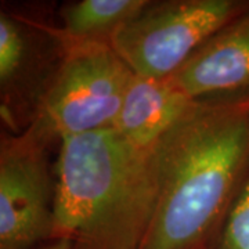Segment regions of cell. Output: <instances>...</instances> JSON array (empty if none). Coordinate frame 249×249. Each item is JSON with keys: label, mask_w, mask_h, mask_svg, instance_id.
<instances>
[{"label": "cell", "mask_w": 249, "mask_h": 249, "mask_svg": "<svg viewBox=\"0 0 249 249\" xmlns=\"http://www.w3.org/2000/svg\"><path fill=\"white\" fill-rule=\"evenodd\" d=\"M49 147L3 130L0 140V249H39L53 242L54 191Z\"/></svg>", "instance_id": "5"}, {"label": "cell", "mask_w": 249, "mask_h": 249, "mask_svg": "<svg viewBox=\"0 0 249 249\" xmlns=\"http://www.w3.org/2000/svg\"><path fill=\"white\" fill-rule=\"evenodd\" d=\"M169 79L191 100L249 93V10L206 39Z\"/></svg>", "instance_id": "7"}, {"label": "cell", "mask_w": 249, "mask_h": 249, "mask_svg": "<svg viewBox=\"0 0 249 249\" xmlns=\"http://www.w3.org/2000/svg\"><path fill=\"white\" fill-rule=\"evenodd\" d=\"M53 241L70 249H140L150 229L157 176L151 150L114 129L67 137L55 162Z\"/></svg>", "instance_id": "2"}, {"label": "cell", "mask_w": 249, "mask_h": 249, "mask_svg": "<svg viewBox=\"0 0 249 249\" xmlns=\"http://www.w3.org/2000/svg\"><path fill=\"white\" fill-rule=\"evenodd\" d=\"M148 0H80L60 10L62 35L83 43H112L124 24L142 11Z\"/></svg>", "instance_id": "9"}, {"label": "cell", "mask_w": 249, "mask_h": 249, "mask_svg": "<svg viewBox=\"0 0 249 249\" xmlns=\"http://www.w3.org/2000/svg\"><path fill=\"white\" fill-rule=\"evenodd\" d=\"M39 249H70V242L67 240H57L46 244Z\"/></svg>", "instance_id": "11"}, {"label": "cell", "mask_w": 249, "mask_h": 249, "mask_svg": "<svg viewBox=\"0 0 249 249\" xmlns=\"http://www.w3.org/2000/svg\"><path fill=\"white\" fill-rule=\"evenodd\" d=\"M61 61L25 132L50 147L67 137L112 129L133 72L109 45L62 35Z\"/></svg>", "instance_id": "3"}, {"label": "cell", "mask_w": 249, "mask_h": 249, "mask_svg": "<svg viewBox=\"0 0 249 249\" xmlns=\"http://www.w3.org/2000/svg\"><path fill=\"white\" fill-rule=\"evenodd\" d=\"M64 53L60 27L0 9V115L3 130L27 129Z\"/></svg>", "instance_id": "6"}, {"label": "cell", "mask_w": 249, "mask_h": 249, "mask_svg": "<svg viewBox=\"0 0 249 249\" xmlns=\"http://www.w3.org/2000/svg\"><path fill=\"white\" fill-rule=\"evenodd\" d=\"M249 10V0L150 1L111 43L134 75L166 79L227 22Z\"/></svg>", "instance_id": "4"}, {"label": "cell", "mask_w": 249, "mask_h": 249, "mask_svg": "<svg viewBox=\"0 0 249 249\" xmlns=\"http://www.w3.org/2000/svg\"><path fill=\"white\" fill-rule=\"evenodd\" d=\"M152 155L157 201L140 249H213L249 172V93L194 100Z\"/></svg>", "instance_id": "1"}, {"label": "cell", "mask_w": 249, "mask_h": 249, "mask_svg": "<svg viewBox=\"0 0 249 249\" xmlns=\"http://www.w3.org/2000/svg\"><path fill=\"white\" fill-rule=\"evenodd\" d=\"M213 249H249V172L224 219Z\"/></svg>", "instance_id": "10"}, {"label": "cell", "mask_w": 249, "mask_h": 249, "mask_svg": "<svg viewBox=\"0 0 249 249\" xmlns=\"http://www.w3.org/2000/svg\"><path fill=\"white\" fill-rule=\"evenodd\" d=\"M194 100L166 79L133 75L112 129L142 150H151Z\"/></svg>", "instance_id": "8"}]
</instances>
